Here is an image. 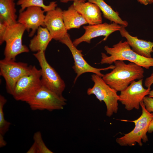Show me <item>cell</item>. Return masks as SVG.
Wrapping results in <instances>:
<instances>
[{
    "mask_svg": "<svg viewBox=\"0 0 153 153\" xmlns=\"http://www.w3.org/2000/svg\"><path fill=\"white\" fill-rule=\"evenodd\" d=\"M114 67L102 77L105 82L117 92H120L132 82L143 78V67L132 62L126 63L124 61L114 62Z\"/></svg>",
    "mask_w": 153,
    "mask_h": 153,
    "instance_id": "1",
    "label": "cell"
},
{
    "mask_svg": "<svg viewBox=\"0 0 153 153\" xmlns=\"http://www.w3.org/2000/svg\"><path fill=\"white\" fill-rule=\"evenodd\" d=\"M106 53H101V64H111L117 60L128 61L143 68L148 69L153 67V58H146L138 54L131 48L126 41H120L110 47L105 46L104 48Z\"/></svg>",
    "mask_w": 153,
    "mask_h": 153,
    "instance_id": "2",
    "label": "cell"
},
{
    "mask_svg": "<svg viewBox=\"0 0 153 153\" xmlns=\"http://www.w3.org/2000/svg\"><path fill=\"white\" fill-rule=\"evenodd\" d=\"M140 106L142 110L141 116L136 120L129 121L135 124L134 129L124 136L116 139V143L121 146H132L137 143L139 146H142V141L144 143L148 141L146 133L153 119V113L147 111L143 101L141 103Z\"/></svg>",
    "mask_w": 153,
    "mask_h": 153,
    "instance_id": "3",
    "label": "cell"
},
{
    "mask_svg": "<svg viewBox=\"0 0 153 153\" xmlns=\"http://www.w3.org/2000/svg\"><path fill=\"white\" fill-rule=\"evenodd\" d=\"M91 79L94 85L92 87L87 89V94L94 95L100 101H103L105 103L107 116L110 117L114 113H116L118 109V101L119 98L117 92L107 84L102 77L96 74H92Z\"/></svg>",
    "mask_w": 153,
    "mask_h": 153,
    "instance_id": "4",
    "label": "cell"
},
{
    "mask_svg": "<svg viewBox=\"0 0 153 153\" xmlns=\"http://www.w3.org/2000/svg\"><path fill=\"white\" fill-rule=\"evenodd\" d=\"M41 67L42 86L57 95L63 97V93L66 87L65 83L60 75L48 62L44 51L33 54Z\"/></svg>",
    "mask_w": 153,
    "mask_h": 153,
    "instance_id": "5",
    "label": "cell"
},
{
    "mask_svg": "<svg viewBox=\"0 0 153 153\" xmlns=\"http://www.w3.org/2000/svg\"><path fill=\"white\" fill-rule=\"evenodd\" d=\"M66 99L42 86L25 102L33 110H44L52 111L63 109L66 104Z\"/></svg>",
    "mask_w": 153,
    "mask_h": 153,
    "instance_id": "6",
    "label": "cell"
},
{
    "mask_svg": "<svg viewBox=\"0 0 153 153\" xmlns=\"http://www.w3.org/2000/svg\"><path fill=\"white\" fill-rule=\"evenodd\" d=\"M25 30V27L18 22L8 26L3 39L6 43L4 52L5 58L15 61L18 55L29 52L28 48L22 42Z\"/></svg>",
    "mask_w": 153,
    "mask_h": 153,
    "instance_id": "7",
    "label": "cell"
},
{
    "mask_svg": "<svg viewBox=\"0 0 153 153\" xmlns=\"http://www.w3.org/2000/svg\"><path fill=\"white\" fill-rule=\"evenodd\" d=\"M33 66L26 63L5 58L0 61V75L5 80L8 93L12 95L17 82L22 76L29 73Z\"/></svg>",
    "mask_w": 153,
    "mask_h": 153,
    "instance_id": "8",
    "label": "cell"
},
{
    "mask_svg": "<svg viewBox=\"0 0 153 153\" xmlns=\"http://www.w3.org/2000/svg\"><path fill=\"white\" fill-rule=\"evenodd\" d=\"M41 69L33 66L31 72L21 78L16 82L13 94L17 101L26 102L42 86Z\"/></svg>",
    "mask_w": 153,
    "mask_h": 153,
    "instance_id": "9",
    "label": "cell"
},
{
    "mask_svg": "<svg viewBox=\"0 0 153 153\" xmlns=\"http://www.w3.org/2000/svg\"><path fill=\"white\" fill-rule=\"evenodd\" d=\"M59 41L68 48L72 54L74 60V65L72 68L76 74L74 81V83L78 78L84 73H93L102 77L104 74L101 73V71L112 69L114 67V65H111L105 68H97L89 64L84 58L82 53V50H78L76 48L68 33Z\"/></svg>",
    "mask_w": 153,
    "mask_h": 153,
    "instance_id": "10",
    "label": "cell"
},
{
    "mask_svg": "<svg viewBox=\"0 0 153 153\" xmlns=\"http://www.w3.org/2000/svg\"><path fill=\"white\" fill-rule=\"evenodd\" d=\"M151 88H145L143 86V78L134 81L121 91L119 101L128 111L139 110L141 103L144 97L148 95Z\"/></svg>",
    "mask_w": 153,
    "mask_h": 153,
    "instance_id": "11",
    "label": "cell"
},
{
    "mask_svg": "<svg viewBox=\"0 0 153 153\" xmlns=\"http://www.w3.org/2000/svg\"><path fill=\"white\" fill-rule=\"evenodd\" d=\"M44 11L41 8L30 7L19 12L17 22L23 25L26 30L29 32V37L33 36L40 26L45 27L44 20Z\"/></svg>",
    "mask_w": 153,
    "mask_h": 153,
    "instance_id": "12",
    "label": "cell"
},
{
    "mask_svg": "<svg viewBox=\"0 0 153 153\" xmlns=\"http://www.w3.org/2000/svg\"><path fill=\"white\" fill-rule=\"evenodd\" d=\"M121 26L114 22L107 23L84 26V34L80 37L75 39L73 43L75 46L83 42L90 43L91 39L100 36H104L103 41L106 40L109 35L117 31H119Z\"/></svg>",
    "mask_w": 153,
    "mask_h": 153,
    "instance_id": "13",
    "label": "cell"
},
{
    "mask_svg": "<svg viewBox=\"0 0 153 153\" xmlns=\"http://www.w3.org/2000/svg\"><path fill=\"white\" fill-rule=\"evenodd\" d=\"M63 10L60 7L46 12L44 24L53 39L59 41L68 33L63 17Z\"/></svg>",
    "mask_w": 153,
    "mask_h": 153,
    "instance_id": "14",
    "label": "cell"
},
{
    "mask_svg": "<svg viewBox=\"0 0 153 153\" xmlns=\"http://www.w3.org/2000/svg\"><path fill=\"white\" fill-rule=\"evenodd\" d=\"M125 28L124 26H121L119 31L121 36L126 39L132 50L142 56L151 58V54L153 53V42L139 39L137 37L131 36Z\"/></svg>",
    "mask_w": 153,
    "mask_h": 153,
    "instance_id": "15",
    "label": "cell"
},
{
    "mask_svg": "<svg viewBox=\"0 0 153 153\" xmlns=\"http://www.w3.org/2000/svg\"><path fill=\"white\" fill-rule=\"evenodd\" d=\"M73 5L89 25L102 23L101 10L95 4L89 1L87 2L77 1L73 2Z\"/></svg>",
    "mask_w": 153,
    "mask_h": 153,
    "instance_id": "16",
    "label": "cell"
},
{
    "mask_svg": "<svg viewBox=\"0 0 153 153\" xmlns=\"http://www.w3.org/2000/svg\"><path fill=\"white\" fill-rule=\"evenodd\" d=\"M52 39L47 28L40 26L37 30V34L30 40L29 48L33 52H45Z\"/></svg>",
    "mask_w": 153,
    "mask_h": 153,
    "instance_id": "17",
    "label": "cell"
},
{
    "mask_svg": "<svg viewBox=\"0 0 153 153\" xmlns=\"http://www.w3.org/2000/svg\"><path fill=\"white\" fill-rule=\"evenodd\" d=\"M63 17L67 30L73 28H79L88 23L83 16L71 5L67 10L63 11Z\"/></svg>",
    "mask_w": 153,
    "mask_h": 153,
    "instance_id": "18",
    "label": "cell"
},
{
    "mask_svg": "<svg viewBox=\"0 0 153 153\" xmlns=\"http://www.w3.org/2000/svg\"><path fill=\"white\" fill-rule=\"evenodd\" d=\"M14 0H0V20L9 25L17 23Z\"/></svg>",
    "mask_w": 153,
    "mask_h": 153,
    "instance_id": "19",
    "label": "cell"
},
{
    "mask_svg": "<svg viewBox=\"0 0 153 153\" xmlns=\"http://www.w3.org/2000/svg\"><path fill=\"white\" fill-rule=\"evenodd\" d=\"M88 1L97 5L102 12L104 17L121 26L127 27L128 24V22L123 20L119 16L118 12L114 11L111 7L108 5L104 0H87Z\"/></svg>",
    "mask_w": 153,
    "mask_h": 153,
    "instance_id": "20",
    "label": "cell"
},
{
    "mask_svg": "<svg viewBox=\"0 0 153 153\" xmlns=\"http://www.w3.org/2000/svg\"><path fill=\"white\" fill-rule=\"evenodd\" d=\"M16 4L20 7L19 12L30 7H37L41 8L45 12L55 9L57 6L56 1L50 2L48 5L44 4L43 0H18Z\"/></svg>",
    "mask_w": 153,
    "mask_h": 153,
    "instance_id": "21",
    "label": "cell"
},
{
    "mask_svg": "<svg viewBox=\"0 0 153 153\" xmlns=\"http://www.w3.org/2000/svg\"><path fill=\"white\" fill-rule=\"evenodd\" d=\"M7 100L2 95H0V135L4 136L8 131L11 123L5 120L3 111L4 105Z\"/></svg>",
    "mask_w": 153,
    "mask_h": 153,
    "instance_id": "22",
    "label": "cell"
},
{
    "mask_svg": "<svg viewBox=\"0 0 153 153\" xmlns=\"http://www.w3.org/2000/svg\"><path fill=\"white\" fill-rule=\"evenodd\" d=\"M33 139L37 148L38 153H53L47 147L44 143L40 131H37L34 134Z\"/></svg>",
    "mask_w": 153,
    "mask_h": 153,
    "instance_id": "23",
    "label": "cell"
},
{
    "mask_svg": "<svg viewBox=\"0 0 153 153\" xmlns=\"http://www.w3.org/2000/svg\"><path fill=\"white\" fill-rule=\"evenodd\" d=\"M143 102L147 111L153 113V98L146 96L144 98Z\"/></svg>",
    "mask_w": 153,
    "mask_h": 153,
    "instance_id": "24",
    "label": "cell"
},
{
    "mask_svg": "<svg viewBox=\"0 0 153 153\" xmlns=\"http://www.w3.org/2000/svg\"><path fill=\"white\" fill-rule=\"evenodd\" d=\"M9 26L6 22L0 20V44L1 45L3 42V38Z\"/></svg>",
    "mask_w": 153,
    "mask_h": 153,
    "instance_id": "25",
    "label": "cell"
},
{
    "mask_svg": "<svg viewBox=\"0 0 153 153\" xmlns=\"http://www.w3.org/2000/svg\"><path fill=\"white\" fill-rule=\"evenodd\" d=\"M153 84V70L149 76L146 78L144 82V85L147 88H150Z\"/></svg>",
    "mask_w": 153,
    "mask_h": 153,
    "instance_id": "26",
    "label": "cell"
},
{
    "mask_svg": "<svg viewBox=\"0 0 153 153\" xmlns=\"http://www.w3.org/2000/svg\"><path fill=\"white\" fill-rule=\"evenodd\" d=\"M26 153H38L37 148L34 142L27 152Z\"/></svg>",
    "mask_w": 153,
    "mask_h": 153,
    "instance_id": "27",
    "label": "cell"
},
{
    "mask_svg": "<svg viewBox=\"0 0 153 153\" xmlns=\"http://www.w3.org/2000/svg\"><path fill=\"white\" fill-rule=\"evenodd\" d=\"M7 143L4 139V136L0 135V147L4 146L6 145Z\"/></svg>",
    "mask_w": 153,
    "mask_h": 153,
    "instance_id": "28",
    "label": "cell"
},
{
    "mask_svg": "<svg viewBox=\"0 0 153 153\" xmlns=\"http://www.w3.org/2000/svg\"><path fill=\"white\" fill-rule=\"evenodd\" d=\"M60 1L63 3H67L69 1H73L74 2H85L86 0H60Z\"/></svg>",
    "mask_w": 153,
    "mask_h": 153,
    "instance_id": "29",
    "label": "cell"
},
{
    "mask_svg": "<svg viewBox=\"0 0 153 153\" xmlns=\"http://www.w3.org/2000/svg\"><path fill=\"white\" fill-rule=\"evenodd\" d=\"M153 132V119L151 121L150 125L148 132L151 133Z\"/></svg>",
    "mask_w": 153,
    "mask_h": 153,
    "instance_id": "30",
    "label": "cell"
},
{
    "mask_svg": "<svg viewBox=\"0 0 153 153\" xmlns=\"http://www.w3.org/2000/svg\"><path fill=\"white\" fill-rule=\"evenodd\" d=\"M137 1L141 4L144 5H147L148 4V3L146 0H137Z\"/></svg>",
    "mask_w": 153,
    "mask_h": 153,
    "instance_id": "31",
    "label": "cell"
},
{
    "mask_svg": "<svg viewBox=\"0 0 153 153\" xmlns=\"http://www.w3.org/2000/svg\"><path fill=\"white\" fill-rule=\"evenodd\" d=\"M148 96L150 97L153 98V90H150Z\"/></svg>",
    "mask_w": 153,
    "mask_h": 153,
    "instance_id": "32",
    "label": "cell"
},
{
    "mask_svg": "<svg viewBox=\"0 0 153 153\" xmlns=\"http://www.w3.org/2000/svg\"><path fill=\"white\" fill-rule=\"evenodd\" d=\"M148 4H151L153 3V0H146Z\"/></svg>",
    "mask_w": 153,
    "mask_h": 153,
    "instance_id": "33",
    "label": "cell"
}]
</instances>
